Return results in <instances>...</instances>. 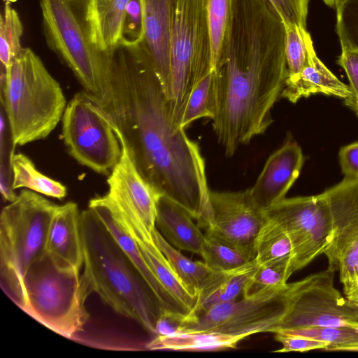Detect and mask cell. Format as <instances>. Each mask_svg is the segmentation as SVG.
<instances>
[{
    "label": "cell",
    "instance_id": "obj_10",
    "mask_svg": "<svg viewBox=\"0 0 358 358\" xmlns=\"http://www.w3.org/2000/svg\"><path fill=\"white\" fill-rule=\"evenodd\" d=\"M287 303L288 283L282 288L242 296L189 316L179 333L213 331L244 338L257 333H275L286 313Z\"/></svg>",
    "mask_w": 358,
    "mask_h": 358
},
{
    "label": "cell",
    "instance_id": "obj_11",
    "mask_svg": "<svg viewBox=\"0 0 358 358\" xmlns=\"http://www.w3.org/2000/svg\"><path fill=\"white\" fill-rule=\"evenodd\" d=\"M334 273L327 268L288 283L287 309L275 332L310 326L358 328V310L335 287Z\"/></svg>",
    "mask_w": 358,
    "mask_h": 358
},
{
    "label": "cell",
    "instance_id": "obj_5",
    "mask_svg": "<svg viewBox=\"0 0 358 358\" xmlns=\"http://www.w3.org/2000/svg\"><path fill=\"white\" fill-rule=\"evenodd\" d=\"M89 1L40 0L43 30L48 48L105 107L110 96V55L94 43Z\"/></svg>",
    "mask_w": 358,
    "mask_h": 358
},
{
    "label": "cell",
    "instance_id": "obj_9",
    "mask_svg": "<svg viewBox=\"0 0 358 358\" xmlns=\"http://www.w3.org/2000/svg\"><path fill=\"white\" fill-rule=\"evenodd\" d=\"M62 138L79 164L109 176L122 155L115 123L100 103L86 91L74 94L62 117Z\"/></svg>",
    "mask_w": 358,
    "mask_h": 358
},
{
    "label": "cell",
    "instance_id": "obj_1",
    "mask_svg": "<svg viewBox=\"0 0 358 358\" xmlns=\"http://www.w3.org/2000/svg\"><path fill=\"white\" fill-rule=\"evenodd\" d=\"M110 96L103 107L144 178L203 227L212 218L205 160L173 121L169 99L143 42L110 52Z\"/></svg>",
    "mask_w": 358,
    "mask_h": 358
},
{
    "label": "cell",
    "instance_id": "obj_25",
    "mask_svg": "<svg viewBox=\"0 0 358 358\" xmlns=\"http://www.w3.org/2000/svg\"><path fill=\"white\" fill-rule=\"evenodd\" d=\"M245 338L213 331L181 332L171 336H155L146 344L151 350L218 351L236 348Z\"/></svg>",
    "mask_w": 358,
    "mask_h": 358
},
{
    "label": "cell",
    "instance_id": "obj_24",
    "mask_svg": "<svg viewBox=\"0 0 358 358\" xmlns=\"http://www.w3.org/2000/svg\"><path fill=\"white\" fill-rule=\"evenodd\" d=\"M129 235L136 242L146 263L160 282L191 314L196 305L198 296L189 292L175 273L154 241L152 234L132 232Z\"/></svg>",
    "mask_w": 358,
    "mask_h": 358
},
{
    "label": "cell",
    "instance_id": "obj_27",
    "mask_svg": "<svg viewBox=\"0 0 358 358\" xmlns=\"http://www.w3.org/2000/svg\"><path fill=\"white\" fill-rule=\"evenodd\" d=\"M10 169L13 189L27 188L57 199H62L67 194L66 186L41 173L32 161L22 153H12Z\"/></svg>",
    "mask_w": 358,
    "mask_h": 358
},
{
    "label": "cell",
    "instance_id": "obj_43",
    "mask_svg": "<svg viewBox=\"0 0 358 358\" xmlns=\"http://www.w3.org/2000/svg\"><path fill=\"white\" fill-rule=\"evenodd\" d=\"M352 0H322L328 6L336 10H344L345 6Z\"/></svg>",
    "mask_w": 358,
    "mask_h": 358
},
{
    "label": "cell",
    "instance_id": "obj_20",
    "mask_svg": "<svg viewBox=\"0 0 358 358\" xmlns=\"http://www.w3.org/2000/svg\"><path fill=\"white\" fill-rule=\"evenodd\" d=\"M317 94L345 99L351 92L349 86L341 81L320 59L312 43L301 73L295 78L285 80L280 97L296 103L301 98Z\"/></svg>",
    "mask_w": 358,
    "mask_h": 358
},
{
    "label": "cell",
    "instance_id": "obj_38",
    "mask_svg": "<svg viewBox=\"0 0 358 358\" xmlns=\"http://www.w3.org/2000/svg\"><path fill=\"white\" fill-rule=\"evenodd\" d=\"M283 23L306 29L309 0H267Z\"/></svg>",
    "mask_w": 358,
    "mask_h": 358
},
{
    "label": "cell",
    "instance_id": "obj_17",
    "mask_svg": "<svg viewBox=\"0 0 358 358\" xmlns=\"http://www.w3.org/2000/svg\"><path fill=\"white\" fill-rule=\"evenodd\" d=\"M45 252L58 266L80 270L83 264L80 213L76 203L57 205L49 226Z\"/></svg>",
    "mask_w": 358,
    "mask_h": 358
},
{
    "label": "cell",
    "instance_id": "obj_6",
    "mask_svg": "<svg viewBox=\"0 0 358 358\" xmlns=\"http://www.w3.org/2000/svg\"><path fill=\"white\" fill-rule=\"evenodd\" d=\"M57 206L40 194L24 189L1 210V285L17 306L27 269L45 252L48 231Z\"/></svg>",
    "mask_w": 358,
    "mask_h": 358
},
{
    "label": "cell",
    "instance_id": "obj_3",
    "mask_svg": "<svg viewBox=\"0 0 358 358\" xmlns=\"http://www.w3.org/2000/svg\"><path fill=\"white\" fill-rule=\"evenodd\" d=\"M84 273L88 294L96 293L120 315L155 336L164 310L141 274L90 208L80 213Z\"/></svg>",
    "mask_w": 358,
    "mask_h": 358
},
{
    "label": "cell",
    "instance_id": "obj_2",
    "mask_svg": "<svg viewBox=\"0 0 358 358\" xmlns=\"http://www.w3.org/2000/svg\"><path fill=\"white\" fill-rule=\"evenodd\" d=\"M285 25L271 8L257 3L232 11L222 62L215 71V111L211 120L227 157L263 134L287 76Z\"/></svg>",
    "mask_w": 358,
    "mask_h": 358
},
{
    "label": "cell",
    "instance_id": "obj_8",
    "mask_svg": "<svg viewBox=\"0 0 358 358\" xmlns=\"http://www.w3.org/2000/svg\"><path fill=\"white\" fill-rule=\"evenodd\" d=\"M211 71L212 48L205 0H174L168 99L178 127L192 90Z\"/></svg>",
    "mask_w": 358,
    "mask_h": 358
},
{
    "label": "cell",
    "instance_id": "obj_23",
    "mask_svg": "<svg viewBox=\"0 0 358 358\" xmlns=\"http://www.w3.org/2000/svg\"><path fill=\"white\" fill-rule=\"evenodd\" d=\"M130 0H90L88 18L96 48L110 52L120 42L126 10Z\"/></svg>",
    "mask_w": 358,
    "mask_h": 358
},
{
    "label": "cell",
    "instance_id": "obj_30",
    "mask_svg": "<svg viewBox=\"0 0 358 358\" xmlns=\"http://www.w3.org/2000/svg\"><path fill=\"white\" fill-rule=\"evenodd\" d=\"M234 0H205L209 27L213 71L219 67L224 52Z\"/></svg>",
    "mask_w": 358,
    "mask_h": 358
},
{
    "label": "cell",
    "instance_id": "obj_32",
    "mask_svg": "<svg viewBox=\"0 0 358 358\" xmlns=\"http://www.w3.org/2000/svg\"><path fill=\"white\" fill-rule=\"evenodd\" d=\"M201 257L214 271H228L243 266L255 257L236 246L205 235Z\"/></svg>",
    "mask_w": 358,
    "mask_h": 358
},
{
    "label": "cell",
    "instance_id": "obj_12",
    "mask_svg": "<svg viewBox=\"0 0 358 358\" xmlns=\"http://www.w3.org/2000/svg\"><path fill=\"white\" fill-rule=\"evenodd\" d=\"M288 234L294 248V272L324 254L331 238L329 208L322 193L285 198L264 210Z\"/></svg>",
    "mask_w": 358,
    "mask_h": 358
},
{
    "label": "cell",
    "instance_id": "obj_7",
    "mask_svg": "<svg viewBox=\"0 0 358 358\" xmlns=\"http://www.w3.org/2000/svg\"><path fill=\"white\" fill-rule=\"evenodd\" d=\"M89 296L80 271L56 265L46 252L32 262L24 278L18 307L42 325L71 339L82 332Z\"/></svg>",
    "mask_w": 358,
    "mask_h": 358
},
{
    "label": "cell",
    "instance_id": "obj_29",
    "mask_svg": "<svg viewBox=\"0 0 358 358\" xmlns=\"http://www.w3.org/2000/svg\"><path fill=\"white\" fill-rule=\"evenodd\" d=\"M336 32L341 52L337 64L345 71L349 80L350 96L344 104L358 117V45L350 38L344 20V10H336Z\"/></svg>",
    "mask_w": 358,
    "mask_h": 358
},
{
    "label": "cell",
    "instance_id": "obj_40",
    "mask_svg": "<svg viewBox=\"0 0 358 358\" xmlns=\"http://www.w3.org/2000/svg\"><path fill=\"white\" fill-rule=\"evenodd\" d=\"M338 159L344 178L358 180V142L343 146Z\"/></svg>",
    "mask_w": 358,
    "mask_h": 358
},
{
    "label": "cell",
    "instance_id": "obj_22",
    "mask_svg": "<svg viewBox=\"0 0 358 358\" xmlns=\"http://www.w3.org/2000/svg\"><path fill=\"white\" fill-rule=\"evenodd\" d=\"M257 266L255 259L248 264L235 269L215 271L208 282L199 293L196 305L189 316L242 296Z\"/></svg>",
    "mask_w": 358,
    "mask_h": 358
},
{
    "label": "cell",
    "instance_id": "obj_26",
    "mask_svg": "<svg viewBox=\"0 0 358 358\" xmlns=\"http://www.w3.org/2000/svg\"><path fill=\"white\" fill-rule=\"evenodd\" d=\"M152 236L156 245L165 255L175 273L193 294L198 296L215 271L204 262L194 261L171 245L155 228Z\"/></svg>",
    "mask_w": 358,
    "mask_h": 358
},
{
    "label": "cell",
    "instance_id": "obj_4",
    "mask_svg": "<svg viewBox=\"0 0 358 358\" xmlns=\"http://www.w3.org/2000/svg\"><path fill=\"white\" fill-rule=\"evenodd\" d=\"M1 91L13 148L47 138L67 105L59 83L29 48L8 68L1 66Z\"/></svg>",
    "mask_w": 358,
    "mask_h": 358
},
{
    "label": "cell",
    "instance_id": "obj_13",
    "mask_svg": "<svg viewBox=\"0 0 358 358\" xmlns=\"http://www.w3.org/2000/svg\"><path fill=\"white\" fill-rule=\"evenodd\" d=\"M329 208L331 242L324 254L341 282L358 273V180L343 178L322 192Z\"/></svg>",
    "mask_w": 358,
    "mask_h": 358
},
{
    "label": "cell",
    "instance_id": "obj_41",
    "mask_svg": "<svg viewBox=\"0 0 358 358\" xmlns=\"http://www.w3.org/2000/svg\"><path fill=\"white\" fill-rule=\"evenodd\" d=\"M185 318V315L163 310L156 323L155 336H171L178 334L180 327Z\"/></svg>",
    "mask_w": 358,
    "mask_h": 358
},
{
    "label": "cell",
    "instance_id": "obj_19",
    "mask_svg": "<svg viewBox=\"0 0 358 358\" xmlns=\"http://www.w3.org/2000/svg\"><path fill=\"white\" fill-rule=\"evenodd\" d=\"M89 208L96 215L141 274L163 309L187 317L190 312L182 306L160 282L146 263L136 242L122 229L100 196L94 197L90 201Z\"/></svg>",
    "mask_w": 358,
    "mask_h": 358
},
{
    "label": "cell",
    "instance_id": "obj_34",
    "mask_svg": "<svg viewBox=\"0 0 358 358\" xmlns=\"http://www.w3.org/2000/svg\"><path fill=\"white\" fill-rule=\"evenodd\" d=\"M315 339L328 344L326 350L349 351L358 347V328L350 327L310 326L279 331Z\"/></svg>",
    "mask_w": 358,
    "mask_h": 358
},
{
    "label": "cell",
    "instance_id": "obj_37",
    "mask_svg": "<svg viewBox=\"0 0 358 358\" xmlns=\"http://www.w3.org/2000/svg\"><path fill=\"white\" fill-rule=\"evenodd\" d=\"M144 22L141 0H130L124 16L119 43L137 44L143 41Z\"/></svg>",
    "mask_w": 358,
    "mask_h": 358
},
{
    "label": "cell",
    "instance_id": "obj_18",
    "mask_svg": "<svg viewBox=\"0 0 358 358\" xmlns=\"http://www.w3.org/2000/svg\"><path fill=\"white\" fill-rule=\"evenodd\" d=\"M144 38L155 69L168 98L170 86V39L174 0H141Z\"/></svg>",
    "mask_w": 358,
    "mask_h": 358
},
{
    "label": "cell",
    "instance_id": "obj_28",
    "mask_svg": "<svg viewBox=\"0 0 358 358\" xmlns=\"http://www.w3.org/2000/svg\"><path fill=\"white\" fill-rule=\"evenodd\" d=\"M255 252L258 265L289 262L292 266L294 248L288 234L278 222L267 217L257 236Z\"/></svg>",
    "mask_w": 358,
    "mask_h": 358
},
{
    "label": "cell",
    "instance_id": "obj_36",
    "mask_svg": "<svg viewBox=\"0 0 358 358\" xmlns=\"http://www.w3.org/2000/svg\"><path fill=\"white\" fill-rule=\"evenodd\" d=\"M294 273L289 262L258 265L248 282L243 296L260 293L270 289L282 288Z\"/></svg>",
    "mask_w": 358,
    "mask_h": 358
},
{
    "label": "cell",
    "instance_id": "obj_16",
    "mask_svg": "<svg viewBox=\"0 0 358 358\" xmlns=\"http://www.w3.org/2000/svg\"><path fill=\"white\" fill-rule=\"evenodd\" d=\"M305 161L299 145L292 138L269 156L250 189L255 204L265 210L285 198L299 178Z\"/></svg>",
    "mask_w": 358,
    "mask_h": 358
},
{
    "label": "cell",
    "instance_id": "obj_39",
    "mask_svg": "<svg viewBox=\"0 0 358 358\" xmlns=\"http://www.w3.org/2000/svg\"><path fill=\"white\" fill-rule=\"evenodd\" d=\"M275 339L281 343L282 348L275 350L276 352H307L312 350H327L328 344L315 339L297 335L290 334L282 331H277Z\"/></svg>",
    "mask_w": 358,
    "mask_h": 358
},
{
    "label": "cell",
    "instance_id": "obj_42",
    "mask_svg": "<svg viewBox=\"0 0 358 358\" xmlns=\"http://www.w3.org/2000/svg\"><path fill=\"white\" fill-rule=\"evenodd\" d=\"M342 284L344 295L348 303L358 310V273Z\"/></svg>",
    "mask_w": 358,
    "mask_h": 358
},
{
    "label": "cell",
    "instance_id": "obj_21",
    "mask_svg": "<svg viewBox=\"0 0 358 358\" xmlns=\"http://www.w3.org/2000/svg\"><path fill=\"white\" fill-rule=\"evenodd\" d=\"M192 219L181 205L164 194L159 196L156 225L161 234L176 248L201 256L206 236Z\"/></svg>",
    "mask_w": 358,
    "mask_h": 358
},
{
    "label": "cell",
    "instance_id": "obj_35",
    "mask_svg": "<svg viewBox=\"0 0 358 358\" xmlns=\"http://www.w3.org/2000/svg\"><path fill=\"white\" fill-rule=\"evenodd\" d=\"M285 52L287 68L286 80L295 78L301 73L308 57L310 45L313 43L307 29L285 24Z\"/></svg>",
    "mask_w": 358,
    "mask_h": 358
},
{
    "label": "cell",
    "instance_id": "obj_14",
    "mask_svg": "<svg viewBox=\"0 0 358 358\" xmlns=\"http://www.w3.org/2000/svg\"><path fill=\"white\" fill-rule=\"evenodd\" d=\"M115 131L121 143L122 155L107 179L108 191L106 196L122 216L141 224L152 234L156 228L157 202L162 194L138 170L116 124Z\"/></svg>",
    "mask_w": 358,
    "mask_h": 358
},
{
    "label": "cell",
    "instance_id": "obj_44",
    "mask_svg": "<svg viewBox=\"0 0 358 358\" xmlns=\"http://www.w3.org/2000/svg\"><path fill=\"white\" fill-rule=\"evenodd\" d=\"M349 351L358 352V347L352 348Z\"/></svg>",
    "mask_w": 358,
    "mask_h": 358
},
{
    "label": "cell",
    "instance_id": "obj_15",
    "mask_svg": "<svg viewBox=\"0 0 358 358\" xmlns=\"http://www.w3.org/2000/svg\"><path fill=\"white\" fill-rule=\"evenodd\" d=\"M210 203L212 219L204 234L241 248L255 257L256 240L266 216L254 202L250 189L210 190Z\"/></svg>",
    "mask_w": 358,
    "mask_h": 358
},
{
    "label": "cell",
    "instance_id": "obj_31",
    "mask_svg": "<svg viewBox=\"0 0 358 358\" xmlns=\"http://www.w3.org/2000/svg\"><path fill=\"white\" fill-rule=\"evenodd\" d=\"M215 111V74L211 71L193 88L187 101L181 120L180 128L185 129L200 118L212 120Z\"/></svg>",
    "mask_w": 358,
    "mask_h": 358
},
{
    "label": "cell",
    "instance_id": "obj_33",
    "mask_svg": "<svg viewBox=\"0 0 358 358\" xmlns=\"http://www.w3.org/2000/svg\"><path fill=\"white\" fill-rule=\"evenodd\" d=\"M3 10L0 16V60L5 69L8 68L20 55L23 48L20 39L23 25L10 0H3Z\"/></svg>",
    "mask_w": 358,
    "mask_h": 358
}]
</instances>
